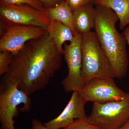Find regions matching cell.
I'll use <instances>...</instances> for the list:
<instances>
[{"label":"cell","mask_w":129,"mask_h":129,"mask_svg":"<svg viewBox=\"0 0 129 129\" xmlns=\"http://www.w3.org/2000/svg\"><path fill=\"white\" fill-rule=\"evenodd\" d=\"M83 35L76 30L70 44L64 43L63 54L68 67V75L62 83L63 89L69 92L77 91L84 86L81 78Z\"/></svg>","instance_id":"obj_6"},{"label":"cell","mask_w":129,"mask_h":129,"mask_svg":"<svg viewBox=\"0 0 129 129\" xmlns=\"http://www.w3.org/2000/svg\"><path fill=\"white\" fill-rule=\"evenodd\" d=\"M96 11L93 4L79 7L73 12V23L77 31L83 35L94 28Z\"/></svg>","instance_id":"obj_11"},{"label":"cell","mask_w":129,"mask_h":129,"mask_svg":"<svg viewBox=\"0 0 129 129\" xmlns=\"http://www.w3.org/2000/svg\"><path fill=\"white\" fill-rule=\"evenodd\" d=\"M72 9V11L79 7L88 4H93L94 0H64Z\"/></svg>","instance_id":"obj_18"},{"label":"cell","mask_w":129,"mask_h":129,"mask_svg":"<svg viewBox=\"0 0 129 129\" xmlns=\"http://www.w3.org/2000/svg\"><path fill=\"white\" fill-rule=\"evenodd\" d=\"M95 8V33L112 64L116 78L122 79L127 74L129 60L126 39L115 27L118 17L108 8L96 6Z\"/></svg>","instance_id":"obj_2"},{"label":"cell","mask_w":129,"mask_h":129,"mask_svg":"<svg viewBox=\"0 0 129 129\" xmlns=\"http://www.w3.org/2000/svg\"><path fill=\"white\" fill-rule=\"evenodd\" d=\"M47 31L62 55L64 43L66 41L72 42L74 38V34L71 29L59 21H51Z\"/></svg>","instance_id":"obj_12"},{"label":"cell","mask_w":129,"mask_h":129,"mask_svg":"<svg viewBox=\"0 0 129 129\" xmlns=\"http://www.w3.org/2000/svg\"><path fill=\"white\" fill-rule=\"evenodd\" d=\"M43 3L45 8L55 7L64 0H37Z\"/></svg>","instance_id":"obj_19"},{"label":"cell","mask_w":129,"mask_h":129,"mask_svg":"<svg viewBox=\"0 0 129 129\" xmlns=\"http://www.w3.org/2000/svg\"><path fill=\"white\" fill-rule=\"evenodd\" d=\"M123 35L124 36L126 41H127V44L128 45L129 47V25L127 26L123 30Z\"/></svg>","instance_id":"obj_21"},{"label":"cell","mask_w":129,"mask_h":129,"mask_svg":"<svg viewBox=\"0 0 129 129\" xmlns=\"http://www.w3.org/2000/svg\"><path fill=\"white\" fill-rule=\"evenodd\" d=\"M44 13L51 21H59L69 27L74 35L76 33L73 23V11L64 0L56 6L45 8Z\"/></svg>","instance_id":"obj_14"},{"label":"cell","mask_w":129,"mask_h":129,"mask_svg":"<svg viewBox=\"0 0 129 129\" xmlns=\"http://www.w3.org/2000/svg\"><path fill=\"white\" fill-rule=\"evenodd\" d=\"M45 28L22 25H9L0 39V51H8L16 54L29 41L45 35Z\"/></svg>","instance_id":"obj_9"},{"label":"cell","mask_w":129,"mask_h":129,"mask_svg":"<svg viewBox=\"0 0 129 129\" xmlns=\"http://www.w3.org/2000/svg\"><path fill=\"white\" fill-rule=\"evenodd\" d=\"M3 1L13 5H27L44 12L45 8L43 3L37 0H2Z\"/></svg>","instance_id":"obj_15"},{"label":"cell","mask_w":129,"mask_h":129,"mask_svg":"<svg viewBox=\"0 0 129 129\" xmlns=\"http://www.w3.org/2000/svg\"><path fill=\"white\" fill-rule=\"evenodd\" d=\"M62 129H100L98 127L89 123L86 120L75 119L72 123Z\"/></svg>","instance_id":"obj_17"},{"label":"cell","mask_w":129,"mask_h":129,"mask_svg":"<svg viewBox=\"0 0 129 129\" xmlns=\"http://www.w3.org/2000/svg\"><path fill=\"white\" fill-rule=\"evenodd\" d=\"M12 54L8 51L0 52V76L5 75L11 62Z\"/></svg>","instance_id":"obj_16"},{"label":"cell","mask_w":129,"mask_h":129,"mask_svg":"<svg viewBox=\"0 0 129 129\" xmlns=\"http://www.w3.org/2000/svg\"><path fill=\"white\" fill-rule=\"evenodd\" d=\"M0 18L9 25L37 26L47 29L51 21L44 12L27 5H13L0 0Z\"/></svg>","instance_id":"obj_7"},{"label":"cell","mask_w":129,"mask_h":129,"mask_svg":"<svg viewBox=\"0 0 129 129\" xmlns=\"http://www.w3.org/2000/svg\"><path fill=\"white\" fill-rule=\"evenodd\" d=\"M82 35L81 78L84 85L95 78H116L95 32L90 31Z\"/></svg>","instance_id":"obj_3"},{"label":"cell","mask_w":129,"mask_h":129,"mask_svg":"<svg viewBox=\"0 0 129 129\" xmlns=\"http://www.w3.org/2000/svg\"><path fill=\"white\" fill-rule=\"evenodd\" d=\"M32 129H49L40 120L34 119L32 122Z\"/></svg>","instance_id":"obj_20"},{"label":"cell","mask_w":129,"mask_h":129,"mask_svg":"<svg viewBox=\"0 0 129 129\" xmlns=\"http://www.w3.org/2000/svg\"><path fill=\"white\" fill-rule=\"evenodd\" d=\"M23 104L21 112H28L31 107L29 96L14 83L5 81L0 88V122L2 129H15L13 119L17 115L18 107Z\"/></svg>","instance_id":"obj_5"},{"label":"cell","mask_w":129,"mask_h":129,"mask_svg":"<svg viewBox=\"0 0 129 129\" xmlns=\"http://www.w3.org/2000/svg\"><path fill=\"white\" fill-rule=\"evenodd\" d=\"M93 5L112 9L117 15L120 30L129 25V0H94Z\"/></svg>","instance_id":"obj_13"},{"label":"cell","mask_w":129,"mask_h":129,"mask_svg":"<svg viewBox=\"0 0 129 129\" xmlns=\"http://www.w3.org/2000/svg\"><path fill=\"white\" fill-rule=\"evenodd\" d=\"M62 55L47 32L29 41L16 54L4 80L16 84L28 95L46 87L60 69Z\"/></svg>","instance_id":"obj_1"},{"label":"cell","mask_w":129,"mask_h":129,"mask_svg":"<svg viewBox=\"0 0 129 129\" xmlns=\"http://www.w3.org/2000/svg\"><path fill=\"white\" fill-rule=\"evenodd\" d=\"M116 129H129V119L122 126Z\"/></svg>","instance_id":"obj_22"},{"label":"cell","mask_w":129,"mask_h":129,"mask_svg":"<svg viewBox=\"0 0 129 129\" xmlns=\"http://www.w3.org/2000/svg\"><path fill=\"white\" fill-rule=\"evenodd\" d=\"M86 103L77 91L73 92L69 102L61 113L54 119L44 124L49 129L64 128L75 119L86 120L85 106Z\"/></svg>","instance_id":"obj_10"},{"label":"cell","mask_w":129,"mask_h":129,"mask_svg":"<svg viewBox=\"0 0 129 129\" xmlns=\"http://www.w3.org/2000/svg\"><path fill=\"white\" fill-rule=\"evenodd\" d=\"M129 119V93L124 99L93 103L86 121L100 129H116Z\"/></svg>","instance_id":"obj_4"},{"label":"cell","mask_w":129,"mask_h":129,"mask_svg":"<svg viewBox=\"0 0 129 129\" xmlns=\"http://www.w3.org/2000/svg\"><path fill=\"white\" fill-rule=\"evenodd\" d=\"M114 79L95 78L85 84L78 91L85 102L104 103L124 99L128 93L117 85Z\"/></svg>","instance_id":"obj_8"}]
</instances>
